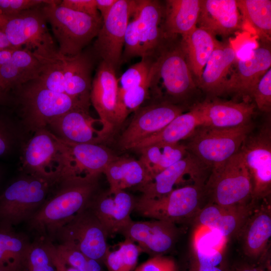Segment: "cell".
<instances>
[{"instance_id":"cell-24","label":"cell","mask_w":271,"mask_h":271,"mask_svg":"<svg viewBox=\"0 0 271 271\" xmlns=\"http://www.w3.org/2000/svg\"><path fill=\"white\" fill-rule=\"evenodd\" d=\"M236 0H201L197 27L227 37L241 28Z\"/></svg>"},{"instance_id":"cell-31","label":"cell","mask_w":271,"mask_h":271,"mask_svg":"<svg viewBox=\"0 0 271 271\" xmlns=\"http://www.w3.org/2000/svg\"><path fill=\"white\" fill-rule=\"evenodd\" d=\"M219 43L215 35L198 27L182 37L181 45L191 73L197 82L209 57Z\"/></svg>"},{"instance_id":"cell-21","label":"cell","mask_w":271,"mask_h":271,"mask_svg":"<svg viewBox=\"0 0 271 271\" xmlns=\"http://www.w3.org/2000/svg\"><path fill=\"white\" fill-rule=\"evenodd\" d=\"M136 200L124 190L113 193L96 194L88 205L111 237L127 226L132 220Z\"/></svg>"},{"instance_id":"cell-4","label":"cell","mask_w":271,"mask_h":271,"mask_svg":"<svg viewBox=\"0 0 271 271\" xmlns=\"http://www.w3.org/2000/svg\"><path fill=\"white\" fill-rule=\"evenodd\" d=\"M253 128L250 122L228 128L200 125L184 145L188 152L211 169L236 154Z\"/></svg>"},{"instance_id":"cell-48","label":"cell","mask_w":271,"mask_h":271,"mask_svg":"<svg viewBox=\"0 0 271 271\" xmlns=\"http://www.w3.org/2000/svg\"><path fill=\"white\" fill-rule=\"evenodd\" d=\"M117 0H96L97 10L103 19L109 13Z\"/></svg>"},{"instance_id":"cell-2","label":"cell","mask_w":271,"mask_h":271,"mask_svg":"<svg viewBox=\"0 0 271 271\" xmlns=\"http://www.w3.org/2000/svg\"><path fill=\"white\" fill-rule=\"evenodd\" d=\"M61 1L51 0L41 5L43 14L51 27L59 45V53L72 57L96 37L102 18L76 12L59 5Z\"/></svg>"},{"instance_id":"cell-5","label":"cell","mask_w":271,"mask_h":271,"mask_svg":"<svg viewBox=\"0 0 271 271\" xmlns=\"http://www.w3.org/2000/svg\"><path fill=\"white\" fill-rule=\"evenodd\" d=\"M204 192L210 203L223 206L244 205L252 201L251 180L239 151L211 168Z\"/></svg>"},{"instance_id":"cell-39","label":"cell","mask_w":271,"mask_h":271,"mask_svg":"<svg viewBox=\"0 0 271 271\" xmlns=\"http://www.w3.org/2000/svg\"><path fill=\"white\" fill-rule=\"evenodd\" d=\"M21 271H58L53 251V244L38 242L31 243Z\"/></svg>"},{"instance_id":"cell-16","label":"cell","mask_w":271,"mask_h":271,"mask_svg":"<svg viewBox=\"0 0 271 271\" xmlns=\"http://www.w3.org/2000/svg\"><path fill=\"white\" fill-rule=\"evenodd\" d=\"M164 10L155 0H138L129 24L138 40L140 57L152 58L162 48L163 31L161 23Z\"/></svg>"},{"instance_id":"cell-29","label":"cell","mask_w":271,"mask_h":271,"mask_svg":"<svg viewBox=\"0 0 271 271\" xmlns=\"http://www.w3.org/2000/svg\"><path fill=\"white\" fill-rule=\"evenodd\" d=\"M103 174L109 185V193L130 187L136 188L151 180L145 166L140 160L123 157H117L111 161Z\"/></svg>"},{"instance_id":"cell-19","label":"cell","mask_w":271,"mask_h":271,"mask_svg":"<svg viewBox=\"0 0 271 271\" xmlns=\"http://www.w3.org/2000/svg\"><path fill=\"white\" fill-rule=\"evenodd\" d=\"M179 231L176 224L160 220H132L119 233L137 244L142 252L163 255L174 244Z\"/></svg>"},{"instance_id":"cell-57","label":"cell","mask_w":271,"mask_h":271,"mask_svg":"<svg viewBox=\"0 0 271 271\" xmlns=\"http://www.w3.org/2000/svg\"><path fill=\"white\" fill-rule=\"evenodd\" d=\"M0 271H7V270H5V269H4L0 267Z\"/></svg>"},{"instance_id":"cell-15","label":"cell","mask_w":271,"mask_h":271,"mask_svg":"<svg viewBox=\"0 0 271 271\" xmlns=\"http://www.w3.org/2000/svg\"><path fill=\"white\" fill-rule=\"evenodd\" d=\"M208 171H211L209 167L189 152L182 160L156 175L145 184L136 188L142 193V197L158 198L171 192L175 186L186 182V177L190 178L196 183L205 185Z\"/></svg>"},{"instance_id":"cell-28","label":"cell","mask_w":271,"mask_h":271,"mask_svg":"<svg viewBox=\"0 0 271 271\" xmlns=\"http://www.w3.org/2000/svg\"><path fill=\"white\" fill-rule=\"evenodd\" d=\"M41 64L33 53L24 48L15 50L11 60L0 67V83L5 91L38 79Z\"/></svg>"},{"instance_id":"cell-3","label":"cell","mask_w":271,"mask_h":271,"mask_svg":"<svg viewBox=\"0 0 271 271\" xmlns=\"http://www.w3.org/2000/svg\"><path fill=\"white\" fill-rule=\"evenodd\" d=\"M22 164L30 174L55 184L70 177L67 146L46 128L35 131L27 142L23 151Z\"/></svg>"},{"instance_id":"cell-44","label":"cell","mask_w":271,"mask_h":271,"mask_svg":"<svg viewBox=\"0 0 271 271\" xmlns=\"http://www.w3.org/2000/svg\"><path fill=\"white\" fill-rule=\"evenodd\" d=\"M51 0H0V16L6 19L22 12L48 3Z\"/></svg>"},{"instance_id":"cell-40","label":"cell","mask_w":271,"mask_h":271,"mask_svg":"<svg viewBox=\"0 0 271 271\" xmlns=\"http://www.w3.org/2000/svg\"><path fill=\"white\" fill-rule=\"evenodd\" d=\"M55 251L62 262L78 271H102L99 262L73 248L60 244Z\"/></svg>"},{"instance_id":"cell-30","label":"cell","mask_w":271,"mask_h":271,"mask_svg":"<svg viewBox=\"0 0 271 271\" xmlns=\"http://www.w3.org/2000/svg\"><path fill=\"white\" fill-rule=\"evenodd\" d=\"M166 3L165 36L184 37L197 27L201 0H168Z\"/></svg>"},{"instance_id":"cell-50","label":"cell","mask_w":271,"mask_h":271,"mask_svg":"<svg viewBox=\"0 0 271 271\" xmlns=\"http://www.w3.org/2000/svg\"><path fill=\"white\" fill-rule=\"evenodd\" d=\"M16 49H17L9 48L0 50V67L11 60L14 52Z\"/></svg>"},{"instance_id":"cell-42","label":"cell","mask_w":271,"mask_h":271,"mask_svg":"<svg viewBox=\"0 0 271 271\" xmlns=\"http://www.w3.org/2000/svg\"><path fill=\"white\" fill-rule=\"evenodd\" d=\"M226 238L219 231L204 226H199L194 237L195 251H222Z\"/></svg>"},{"instance_id":"cell-55","label":"cell","mask_w":271,"mask_h":271,"mask_svg":"<svg viewBox=\"0 0 271 271\" xmlns=\"http://www.w3.org/2000/svg\"><path fill=\"white\" fill-rule=\"evenodd\" d=\"M4 89L2 87L1 83H0V99H2L3 96H4Z\"/></svg>"},{"instance_id":"cell-12","label":"cell","mask_w":271,"mask_h":271,"mask_svg":"<svg viewBox=\"0 0 271 271\" xmlns=\"http://www.w3.org/2000/svg\"><path fill=\"white\" fill-rule=\"evenodd\" d=\"M135 1L117 0L102 19L93 48L96 55L115 70L121 62L124 37Z\"/></svg>"},{"instance_id":"cell-49","label":"cell","mask_w":271,"mask_h":271,"mask_svg":"<svg viewBox=\"0 0 271 271\" xmlns=\"http://www.w3.org/2000/svg\"><path fill=\"white\" fill-rule=\"evenodd\" d=\"M9 135L3 126L0 125V156L5 154L10 147Z\"/></svg>"},{"instance_id":"cell-20","label":"cell","mask_w":271,"mask_h":271,"mask_svg":"<svg viewBox=\"0 0 271 271\" xmlns=\"http://www.w3.org/2000/svg\"><path fill=\"white\" fill-rule=\"evenodd\" d=\"M90 100L108 136L117 125L118 84L116 70L103 61L92 81Z\"/></svg>"},{"instance_id":"cell-51","label":"cell","mask_w":271,"mask_h":271,"mask_svg":"<svg viewBox=\"0 0 271 271\" xmlns=\"http://www.w3.org/2000/svg\"><path fill=\"white\" fill-rule=\"evenodd\" d=\"M53 251L54 260L58 271H78L72 267L65 264L57 258L55 251V246H54L53 245Z\"/></svg>"},{"instance_id":"cell-46","label":"cell","mask_w":271,"mask_h":271,"mask_svg":"<svg viewBox=\"0 0 271 271\" xmlns=\"http://www.w3.org/2000/svg\"><path fill=\"white\" fill-rule=\"evenodd\" d=\"M59 5L96 18H101L97 9L96 0H63Z\"/></svg>"},{"instance_id":"cell-27","label":"cell","mask_w":271,"mask_h":271,"mask_svg":"<svg viewBox=\"0 0 271 271\" xmlns=\"http://www.w3.org/2000/svg\"><path fill=\"white\" fill-rule=\"evenodd\" d=\"M236 58L233 45L220 42L206 64L197 82L198 86L209 95H221L222 87Z\"/></svg>"},{"instance_id":"cell-7","label":"cell","mask_w":271,"mask_h":271,"mask_svg":"<svg viewBox=\"0 0 271 271\" xmlns=\"http://www.w3.org/2000/svg\"><path fill=\"white\" fill-rule=\"evenodd\" d=\"M56 184L30 174L12 183L0 195V223L10 226L29 220L46 200Z\"/></svg>"},{"instance_id":"cell-10","label":"cell","mask_w":271,"mask_h":271,"mask_svg":"<svg viewBox=\"0 0 271 271\" xmlns=\"http://www.w3.org/2000/svg\"><path fill=\"white\" fill-rule=\"evenodd\" d=\"M41 6L7 19L2 31L15 48H24L42 56L54 55L58 49L49 32Z\"/></svg>"},{"instance_id":"cell-1","label":"cell","mask_w":271,"mask_h":271,"mask_svg":"<svg viewBox=\"0 0 271 271\" xmlns=\"http://www.w3.org/2000/svg\"><path fill=\"white\" fill-rule=\"evenodd\" d=\"M98 178L70 177L59 182L54 195L28 220L39 232L55 234L57 230L86 208L97 194Z\"/></svg>"},{"instance_id":"cell-23","label":"cell","mask_w":271,"mask_h":271,"mask_svg":"<svg viewBox=\"0 0 271 271\" xmlns=\"http://www.w3.org/2000/svg\"><path fill=\"white\" fill-rule=\"evenodd\" d=\"M255 202L248 204L223 206L209 203L197 214L199 226L215 229L226 238L238 235L254 210Z\"/></svg>"},{"instance_id":"cell-43","label":"cell","mask_w":271,"mask_h":271,"mask_svg":"<svg viewBox=\"0 0 271 271\" xmlns=\"http://www.w3.org/2000/svg\"><path fill=\"white\" fill-rule=\"evenodd\" d=\"M252 98L258 108L263 112L268 113L271 110V68L261 77L252 94Z\"/></svg>"},{"instance_id":"cell-56","label":"cell","mask_w":271,"mask_h":271,"mask_svg":"<svg viewBox=\"0 0 271 271\" xmlns=\"http://www.w3.org/2000/svg\"><path fill=\"white\" fill-rule=\"evenodd\" d=\"M241 271H262V270L256 269V268H247V269H244L243 270H242Z\"/></svg>"},{"instance_id":"cell-53","label":"cell","mask_w":271,"mask_h":271,"mask_svg":"<svg viewBox=\"0 0 271 271\" xmlns=\"http://www.w3.org/2000/svg\"><path fill=\"white\" fill-rule=\"evenodd\" d=\"M199 271H222L217 266H207L199 265Z\"/></svg>"},{"instance_id":"cell-33","label":"cell","mask_w":271,"mask_h":271,"mask_svg":"<svg viewBox=\"0 0 271 271\" xmlns=\"http://www.w3.org/2000/svg\"><path fill=\"white\" fill-rule=\"evenodd\" d=\"M200 125L201 122L198 113L192 107L189 111L176 116L158 133L135 145L131 150H138L157 144L180 143V141L188 138Z\"/></svg>"},{"instance_id":"cell-17","label":"cell","mask_w":271,"mask_h":271,"mask_svg":"<svg viewBox=\"0 0 271 271\" xmlns=\"http://www.w3.org/2000/svg\"><path fill=\"white\" fill-rule=\"evenodd\" d=\"M235 69L224 83L221 95L233 94L249 101L256 85L271 66L270 50L257 47L247 57L237 59Z\"/></svg>"},{"instance_id":"cell-35","label":"cell","mask_w":271,"mask_h":271,"mask_svg":"<svg viewBox=\"0 0 271 271\" xmlns=\"http://www.w3.org/2000/svg\"><path fill=\"white\" fill-rule=\"evenodd\" d=\"M30 243L12 227H0V267L7 271H21Z\"/></svg>"},{"instance_id":"cell-9","label":"cell","mask_w":271,"mask_h":271,"mask_svg":"<svg viewBox=\"0 0 271 271\" xmlns=\"http://www.w3.org/2000/svg\"><path fill=\"white\" fill-rule=\"evenodd\" d=\"M61 244L79 250L99 263L109 248L107 233L88 206L58 228L54 234Z\"/></svg>"},{"instance_id":"cell-26","label":"cell","mask_w":271,"mask_h":271,"mask_svg":"<svg viewBox=\"0 0 271 271\" xmlns=\"http://www.w3.org/2000/svg\"><path fill=\"white\" fill-rule=\"evenodd\" d=\"M63 56L65 94L88 109L90 104V94L92 81V57L83 51L74 56Z\"/></svg>"},{"instance_id":"cell-37","label":"cell","mask_w":271,"mask_h":271,"mask_svg":"<svg viewBox=\"0 0 271 271\" xmlns=\"http://www.w3.org/2000/svg\"><path fill=\"white\" fill-rule=\"evenodd\" d=\"M33 54L41 64V74L37 80L47 89L65 94L64 63L63 55L59 52L54 55L49 56Z\"/></svg>"},{"instance_id":"cell-34","label":"cell","mask_w":271,"mask_h":271,"mask_svg":"<svg viewBox=\"0 0 271 271\" xmlns=\"http://www.w3.org/2000/svg\"><path fill=\"white\" fill-rule=\"evenodd\" d=\"M137 151L141 155L139 160L145 166L151 179L182 160L189 153L184 144L180 143L154 144Z\"/></svg>"},{"instance_id":"cell-22","label":"cell","mask_w":271,"mask_h":271,"mask_svg":"<svg viewBox=\"0 0 271 271\" xmlns=\"http://www.w3.org/2000/svg\"><path fill=\"white\" fill-rule=\"evenodd\" d=\"M193 108L198 113L201 125L228 128L250 122L255 105L249 101L214 99L198 103Z\"/></svg>"},{"instance_id":"cell-47","label":"cell","mask_w":271,"mask_h":271,"mask_svg":"<svg viewBox=\"0 0 271 271\" xmlns=\"http://www.w3.org/2000/svg\"><path fill=\"white\" fill-rule=\"evenodd\" d=\"M199 265L217 266L222 260V251L219 250L195 251Z\"/></svg>"},{"instance_id":"cell-13","label":"cell","mask_w":271,"mask_h":271,"mask_svg":"<svg viewBox=\"0 0 271 271\" xmlns=\"http://www.w3.org/2000/svg\"><path fill=\"white\" fill-rule=\"evenodd\" d=\"M159 52L153 62V80H161L167 94L174 101L185 99L196 85L181 45Z\"/></svg>"},{"instance_id":"cell-54","label":"cell","mask_w":271,"mask_h":271,"mask_svg":"<svg viewBox=\"0 0 271 271\" xmlns=\"http://www.w3.org/2000/svg\"><path fill=\"white\" fill-rule=\"evenodd\" d=\"M6 21L7 19L6 18L0 16V30L2 31L3 28L5 25Z\"/></svg>"},{"instance_id":"cell-8","label":"cell","mask_w":271,"mask_h":271,"mask_svg":"<svg viewBox=\"0 0 271 271\" xmlns=\"http://www.w3.org/2000/svg\"><path fill=\"white\" fill-rule=\"evenodd\" d=\"M204 194V185L188 184L160 198L140 197L136 200L133 212L144 217L176 224L198 214Z\"/></svg>"},{"instance_id":"cell-6","label":"cell","mask_w":271,"mask_h":271,"mask_svg":"<svg viewBox=\"0 0 271 271\" xmlns=\"http://www.w3.org/2000/svg\"><path fill=\"white\" fill-rule=\"evenodd\" d=\"M16 89L25 121L35 131L47 128L52 120L70 110L88 109L68 95L47 89L37 79Z\"/></svg>"},{"instance_id":"cell-45","label":"cell","mask_w":271,"mask_h":271,"mask_svg":"<svg viewBox=\"0 0 271 271\" xmlns=\"http://www.w3.org/2000/svg\"><path fill=\"white\" fill-rule=\"evenodd\" d=\"M133 271H177V267L172 258L161 255L153 256Z\"/></svg>"},{"instance_id":"cell-38","label":"cell","mask_w":271,"mask_h":271,"mask_svg":"<svg viewBox=\"0 0 271 271\" xmlns=\"http://www.w3.org/2000/svg\"><path fill=\"white\" fill-rule=\"evenodd\" d=\"M115 250H108L103 262L108 271H133L142 253L139 246L127 239L117 244Z\"/></svg>"},{"instance_id":"cell-25","label":"cell","mask_w":271,"mask_h":271,"mask_svg":"<svg viewBox=\"0 0 271 271\" xmlns=\"http://www.w3.org/2000/svg\"><path fill=\"white\" fill-rule=\"evenodd\" d=\"M65 143L69 154L70 177L98 178L117 157L100 144Z\"/></svg>"},{"instance_id":"cell-41","label":"cell","mask_w":271,"mask_h":271,"mask_svg":"<svg viewBox=\"0 0 271 271\" xmlns=\"http://www.w3.org/2000/svg\"><path fill=\"white\" fill-rule=\"evenodd\" d=\"M153 61L143 58L141 61L128 68L117 79L118 100L127 91L141 84L148 77Z\"/></svg>"},{"instance_id":"cell-32","label":"cell","mask_w":271,"mask_h":271,"mask_svg":"<svg viewBox=\"0 0 271 271\" xmlns=\"http://www.w3.org/2000/svg\"><path fill=\"white\" fill-rule=\"evenodd\" d=\"M270 236V211L266 206L253 211L237 235L242 238L244 253L252 257L262 253Z\"/></svg>"},{"instance_id":"cell-14","label":"cell","mask_w":271,"mask_h":271,"mask_svg":"<svg viewBox=\"0 0 271 271\" xmlns=\"http://www.w3.org/2000/svg\"><path fill=\"white\" fill-rule=\"evenodd\" d=\"M183 112L180 105L165 100L140 107L134 112L132 120L121 134L119 147L131 150L137 144L159 132Z\"/></svg>"},{"instance_id":"cell-36","label":"cell","mask_w":271,"mask_h":271,"mask_svg":"<svg viewBox=\"0 0 271 271\" xmlns=\"http://www.w3.org/2000/svg\"><path fill=\"white\" fill-rule=\"evenodd\" d=\"M242 21L247 22L260 37L270 40L271 1L237 0Z\"/></svg>"},{"instance_id":"cell-52","label":"cell","mask_w":271,"mask_h":271,"mask_svg":"<svg viewBox=\"0 0 271 271\" xmlns=\"http://www.w3.org/2000/svg\"><path fill=\"white\" fill-rule=\"evenodd\" d=\"M9 48H15L11 45L4 32L0 30V50Z\"/></svg>"},{"instance_id":"cell-18","label":"cell","mask_w":271,"mask_h":271,"mask_svg":"<svg viewBox=\"0 0 271 271\" xmlns=\"http://www.w3.org/2000/svg\"><path fill=\"white\" fill-rule=\"evenodd\" d=\"M101 124V120L92 117L88 109L78 108L54 119L46 128L65 142L99 144L108 136L103 127H96Z\"/></svg>"},{"instance_id":"cell-11","label":"cell","mask_w":271,"mask_h":271,"mask_svg":"<svg viewBox=\"0 0 271 271\" xmlns=\"http://www.w3.org/2000/svg\"><path fill=\"white\" fill-rule=\"evenodd\" d=\"M250 176L252 201L263 199L271 190V128L264 123L255 132L252 131L243 142L240 150Z\"/></svg>"}]
</instances>
